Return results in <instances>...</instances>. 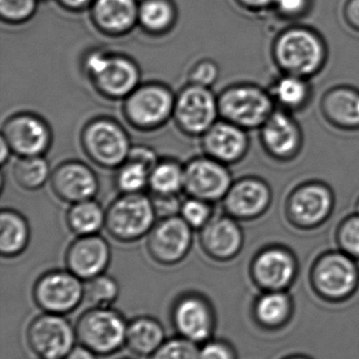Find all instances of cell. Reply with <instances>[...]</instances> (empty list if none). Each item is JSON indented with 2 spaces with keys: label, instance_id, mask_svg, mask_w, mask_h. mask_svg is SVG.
I'll return each instance as SVG.
<instances>
[{
  "label": "cell",
  "instance_id": "6da1fadb",
  "mask_svg": "<svg viewBox=\"0 0 359 359\" xmlns=\"http://www.w3.org/2000/svg\"><path fill=\"white\" fill-rule=\"evenodd\" d=\"M272 57L280 73L311 80L326 67L328 50L315 32L306 27H291L276 38Z\"/></svg>",
  "mask_w": 359,
  "mask_h": 359
},
{
  "label": "cell",
  "instance_id": "7a4b0ae2",
  "mask_svg": "<svg viewBox=\"0 0 359 359\" xmlns=\"http://www.w3.org/2000/svg\"><path fill=\"white\" fill-rule=\"evenodd\" d=\"M82 69L95 92L107 100H124L141 84V69L130 57L105 50L89 52Z\"/></svg>",
  "mask_w": 359,
  "mask_h": 359
},
{
  "label": "cell",
  "instance_id": "3957f363",
  "mask_svg": "<svg viewBox=\"0 0 359 359\" xmlns=\"http://www.w3.org/2000/svg\"><path fill=\"white\" fill-rule=\"evenodd\" d=\"M337 196L330 184L312 179L301 182L287 194L284 215L289 225L299 231L322 227L334 213Z\"/></svg>",
  "mask_w": 359,
  "mask_h": 359
},
{
  "label": "cell",
  "instance_id": "277c9868",
  "mask_svg": "<svg viewBox=\"0 0 359 359\" xmlns=\"http://www.w3.org/2000/svg\"><path fill=\"white\" fill-rule=\"evenodd\" d=\"M217 100L221 119L248 132L259 130L276 109L268 88L253 82L226 86Z\"/></svg>",
  "mask_w": 359,
  "mask_h": 359
},
{
  "label": "cell",
  "instance_id": "5b68a950",
  "mask_svg": "<svg viewBox=\"0 0 359 359\" xmlns=\"http://www.w3.org/2000/svg\"><path fill=\"white\" fill-rule=\"evenodd\" d=\"M157 219L150 194H119L105 210V229L116 242L131 244L148 236Z\"/></svg>",
  "mask_w": 359,
  "mask_h": 359
},
{
  "label": "cell",
  "instance_id": "8992f818",
  "mask_svg": "<svg viewBox=\"0 0 359 359\" xmlns=\"http://www.w3.org/2000/svg\"><path fill=\"white\" fill-rule=\"evenodd\" d=\"M175 96L176 94L162 82L141 83L122 100V116L126 123L138 132H155L173 119Z\"/></svg>",
  "mask_w": 359,
  "mask_h": 359
},
{
  "label": "cell",
  "instance_id": "52a82bcc",
  "mask_svg": "<svg viewBox=\"0 0 359 359\" xmlns=\"http://www.w3.org/2000/svg\"><path fill=\"white\" fill-rule=\"evenodd\" d=\"M80 145L93 164L107 170H115L122 165L133 147L126 128L105 116L93 118L84 124Z\"/></svg>",
  "mask_w": 359,
  "mask_h": 359
},
{
  "label": "cell",
  "instance_id": "ba28073f",
  "mask_svg": "<svg viewBox=\"0 0 359 359\" xmlns=\"http://www.w3.org/2000/svg\"><path fill=\"white\" fill-rule=\"evenodd\" d=\"M309 278L314 292L325 301H346L359 286L358 262L337 248L324 251L312 263Z\"/></svg>",
  "mask_w": 359,
  "mask_h": 359
},
{
  "label": "cell",
  "instance_id": "9c48e42d",
  "mask_svg": "<svg viewBox=\"0 0 359 359\" xmlns=\"http://www.w3.org/2000/svg\"><path fill=\"white\" fill-rule=\"evenodd\" d=\"M126 322L120 312L110 307H92L76 323L77 341L98 356H109L126 346Z\"/></svg>",
  "mask_w": 359,
  "mask_h": 359
},
{
  "label": "cell",
  "instance_id": "30bf717a",
  "mask_svg": "<svg viewBox=\"0 0 359 359\" xmlns=\"http://www.w3.org/2000/svg\"><path fill=\"white\" fill-rule=\"evenodd\" d=\"M219 119L218 100L211 88L188 83L175 96L173 121L185 136L202 137Z\"/></svg>",
  "mask_w": 359,
  "mask_h": 359
},
{
  "label": "cell",
  "instance_id": "8fae6325",
  "mask_svg": "<svg viewBox=\"0 0 359 359\" xmlns=\"http://www.w3.org/2000/svg\"><path fill=\"white\" fill-rule=\"evenodd\" d=\"M249 272L261 290L287 291L299 276V259L287 245L271 243L255 253Z\"/></svg>",
  "mask_w": 359,
  "mask_h": 359
},
{
  "label": "cell",
  "instance_id": "7c38bea8",
  "mask_svg": "<svg viewBox=\"0 0 359 359\" xmlns=\"http://www.w3.org/2000/svg\"><path fill=\"white\" fill-rule=\"evenodd\" d=\"M33 299L42 312L67 316L84 301V282L67 269L51 270L34 284Z\"/></svg>",
  "mask_w": 359,
  "mask_h": 359
},
{
  "label": "cell",
  "instance_id": "4fadbf2b",
  "mask_svg": "<svg viewBox=\"0 0 359 359\" xmlns=\"http://www.w3.org/2000/svg\"><path fill=\"white\" fill-rule=\"evenodd\" d=\"M25 337L30 350L39 359H65L77 341L76 329L65 316L46 312L32 320Z\"/></svg>",
  "mask_w": 359,
  "mask_h": 359
},
{
  "label": "cell",
  "instance_id": "5bb4252c",
  "mask_svg": "<svg viewBox=\"0 0 359 359\" xmlns=\"http://www.w3.org/2000/svg\"><path fill=\"white\" fill-rule=\"evenodd\" d=\"M259 130L261 149L270 159L290 163L301 156L305 134L294 114L276 109Z\"/></svg>",
  "mask_w": 359,
  "mask_h": 359
},
{
  "label": "cell",
  "instance_id": "9a60e30c",
  "mask_svg": "<svg viewBox=\"0 0 359 359\" xmlns=\"http://www.w3.org/2000/svg\"><path fill=\"white\" fill-rule=\"evenodd\" d=\"M171 320L178 337L197 345L210 341L216 328V314L212 304L195 291L183 293L175 299Z\"/></svg>",
  "mask_w": 359,
  "mask_h": 359
},
{
  "label": "cell",
  "instance_id": "2e32d148",
  "mask_svg": "<svg viewBox=\"0 0 359 359\" xmlns=\"http://www.w3.org/2000/svg\"><path fill=\"white\" fill-rule=\"evenodd\" d=\"M1 137L17 157L44 156L53 143L50 124L37 114L20 111L2 123Z\"/></svg>",
  "mask_w": 359,
  "mask_h": 359
},
{
  "label": "cell",
  "instance_id": "e0dca14e",
  "mask_svg": "<svg viewBox=\"0 0 359 359\" xmlns=\"http://www.w3.org/2000/svg\"><path fill=\"white\" fill-rule=\"evenodd\" d=\"M193 231L181 215L158 219L147 236L150 257L164 267L181 263L191 251Z\"/></svg>",
  "mask_w": 359,
  "mask_h": 359
},
{
  "label": "cell",
  "instance_id": "ac0fdd59",
  "mask_svg": "<svg viewBox=\"0 0 359 359\" xmlns=\"http://www.w3.org/2000/svg\"><path fill=\"white\" fill-rule=\"evenodd\" d=\"M272 203L271 185L259 176H244L235 180L221 201L223 213L240 222L261 219L271 208Z\"/></svg>",
  "mask_w": 359,
  "mask_h": 359
},
{
  "label": "cell",
  "instance_id": "d6986e66",
  "mask_svg": "<svg viewBox=\"0 0 359 359\" xmlns=\"http://www.w3.org/2000/svg\"><path fill=\"white\" fill-rule=\"evenodd\" d=\"M229 166L208 156L193 158L185 164L183 192L207 202H221L233 183Z\"/></svg>",
  "mask_w": 359,
  "mask_h": 359
},
{
  "label": "cell",
  "instance_id": "ffe728a7",
  "mask_svg": "<svg viewBox=\"0 0 359 359\" xmlns=\"http://www.w3.org/2000/svg\"><path fill=\"white\" fill-rule=\"evenodd\" d=\"M200 245L209 259L227 263L236 259L244 246V232L240 222L230 215H214L200 230Z\"/></svg>",
  "mask_w": 359,
  "mask_h": 359
},
{
  "label": "cell",
  "instance_id": "44dd1931",
  "mask_svg": "<svg viewBox=\"0 0 359 359\" xmlns=\"http://www.w3.org/2000/svg\"><path fill=\"white\" fill-rule=\"evenodd\" d=\"M50 185L55 196L69 205L94 198L99 190L96 172L78 160L57 165L52 170Z\"/></svg>",
  "mask_w": 359,
  "mask_h": 359
},
{
  "label": "cell",
  "instance_id": "7402d4cb",
  "mask_svg": "<svg viewBox=\"0 0 359 359\" xmlns=\"http://www.w3.org/2000/svg\"><path fill=\"white\" fill-rule=\"evenodd\" d=\"M200 138L204 155L228 166L242 162L250 151L248 130L223 119L217 120Z\"/></svg>",
  "mask_w": 359,
  "mask_h": 359
},
{
  "label": "cell",
  "instance_id": "603a6c76",
  "mask_svg": "<svg viewBox=\"0 0 359 359\" xmlns=\"http://www.w3.org/2000/svg\"><path fill=\"white\" fill-rule=\"evenodd\" d=\"M111 259V246L99 234L76 236L65 257L67 269L84 282L105 273Z\"/></svg>",
  "mask_w": 359,
  "mask_h": 359
},
{
  "label": "cell",
  "instance_id": "cb8c5ba5",
  "mask_svg": "<svg viewBox=\"0 0 359 359\" xmlns=\"http://www.w3.org/2000/svg\"><path fill=\"white\" fill-rule=\"evenodd\" d=\"M320 111L325 121L344 133L359 132V88L337 84L322 94Z\"/></svg>",
  "mask_w": 359,
  "mask_h": 359
},
{
  "label": "cell",
  "instance_id": "d4e9b609",
  "mask_svg": "<svg viewBox=\"0 0 359 359\" xmlns=\"http://www.w3.org/2000/svg\"><path fill=\"white\" fill-rule=\"evenodd\" d=\"M138 8L136 0H94L91 20L103 35L120 37L138 25Z\"/></svg>",
  "mask_w": 359,
  "mask_h": 359
},
{
  "label": "cell",
  "instance_id": "484cf974",
  "mask_svg": "<svg viewBox=\"0 0 359 359\" xmlns=\"http://www.w3.org/2000/svg\"><path fill=\"white\" fill-rule=\"evenodd\" d=\"M160 158L152 147H132L126 161L114 175V185L119 194H141L149 188L150 175Z\"/></svg>",
  "mask_w": 359,
  "mask_h": 359
},
{
  "label": "cell",
  "instance_id": "4316f807",
  "mask_svg": "<svg viewBox=\"0 0 359 359\" xmlns=\"http://www.w3.org/2000/svg\"><path fill=\"white\" fill-rule=\"evenodd\" d=\"M267 88L276 109L294 115L306 111L314 96L311 80L291 74L280 73Z\"/></svg>",
  "mask_w": 359,
  "mask_h": 359
},
{
  "label": "cell",
  "instance_id": "83f0119b",
  "mask_svg": "<svg viewBox=\"0 0 359 359\" xmlns=\"http://www.w3.org/2000/svg\"><path fill=\"white\" fill-rule=\"evenodd\" d=\"M31 238L29 222L19 211L4 208L0 212V255L14 259L27 250Z\"/></svg>",
  "mask_w": 359,
  "mask_h": 359
},
{
  "label": "cell",
  "instance_id": "f1b7e54d",
  "mask_svg": "<svg viewBox=\"0 0 359 359\" xmlns=\"http://www.w3.org/2000/svg\"><path fill=\"white\" fill-rule=\"evenodd\" d=\"M166 341V331L159 320L139 316L129 322L126 347L138 356H151Z\"/></svg>",
  "mask_w": 359,
  "mask_h": 359
},
{
  "label": "cell",
  "instance_id": "f546056e",
  "mask_svg": "<svg viewBox=\"0 0 359 359\" xmlns=\"http://www.w3.org/2000/svg\"><path fill=\"white\" fill-rule=\"evenodd\" d=\"M293 303L287 291H263L253 305V316L263 328H282L292 316Z\"/></svg>",
  "mask_w": 359,
  "mask_h": 359
},
{
  "label": "cell",
  "instance_id": "4dcf8cb0",
  "mask_svg": "<svg viewBox=\"0 0 359 359\" xmlns=\"http://www.w3.org/2000/svg\"><path fill=\"white\" fill-rule=\"evenodd\" d=\"M65 223L76 236H94L105 229V210L94 198L70 205Z\"/></svg>",
  "mask_w": 359,
  "mask_h": 359
},
{
  "label": "cell",
  "instance_id": "1f68e13d",
  "mask_svg": "<svg viewBox=\"0 0 359 359\" xmlns=\"http://www.w3.org/2000/svg\"><path fill=\"white\" fill-rule=\"evenodd\" d=\"M185 186V164L173 158H160L150 175L152 196H179Z\"/></svg>",
  "mask_w": 359,
  "mask_h": 359
},
{
  "label": "cell",
  "instance_id": "d6a6232c",
  "mask_svg": "<svg viewBox=\"0 0 359 359\" xmlns=\"http://www.w3.org/2000/svg\"><path fill=\"white\" fill-rule=\"evenodd\" d=\"M177 12L171 0H143L139 4L138 25L153 36L164 35L176 22Z\"/></svg>",
  "mask_w": 359,
  "mask_h": 359
},
{
  "label": "cell",
  "instance_id": "836d02e7",
  "mask_svg": "<svg viewBox=\"0 0 359 359\" xmlns=\"http://www.w3.org/2000/svg\"><path fill=\"white\" fill-rule=\"evenodd\" d=\"M12 175L19 187L35 191L50 181L52 170L44 156L19 157L13 165Z\"/></svg>",
  "mask_w": 359,
  "mask_h": 359
},
{
  "label": "cell",
  "instance_id": "e575fe53",
  "mask_svg": "<svg viewBox=\"0 0 359 359\" xmlns=\"http://www.w3.org/2000/svg\"><path fill=\"white\" fill-rule=\"evenodd\" d=\"M119 292L117 280L105 273L84 282V301L92 307H110Z\"/></svg>",
  "mask_w": 359,
  "mask_h": 359
},
{
  "label": "cell",
  "instance_id": "d590c367",
  "mask_svg": "<svg viewBox=\"0 0 359 359\" xmlns=\"http://www.w3.org/2000/svg\"><path fill=\"white\" fill-rule=\"evenodd\" d=\"M337 249L359 262V213L346 215L337 226L334 233Z\"/></svg>",
  "mask_w": 359,
  "mask_h": 359
},
{
  "label": "cell",
  "instance_id": "8d00e7d4",
  "mask_svg": "<svg viewBox=\"0 0 359 359\" xmlns=\"http://www.w3.org/2000/svg\"><path fill=\"white\" fill-rule=\"evenodd\" d=\"M179 215L192 229L200 230L214 217V209L212 203L188 196L183 201Z\"/></svg>",
  "mask_w": 359,
  "mask_h": 359
},
{
  "label": "cell",
  "instance_id": "74e56055",
  "mask_svg": "<svg viewBox=\"0 0 359 359\" xmlns=\"http://www.w3.org/2000/svg\"><path fill=\"white\" fill-rule=\"evenodd\" d=\"M150 359H200V348L197 344L183 337H173L166 339Z\"/></svg>",
  "mask_w": 359,
  "mask_h": 359
},
{
  "label": "cell",
  "instance_id": "f35d334b",
  "mask_svg": "<svg viewBox=\"0 0 359 359\" xmlns=\"http://www.w3.org/2000/svg\"><path fill=\"white\" fill-rule=\"evenodd\" d=\"M39 0H0L1 20L10 25L27 22L35 15Z\"/></svg>",
  "mask_w": 359,
  "mask_h": 359
},
{
  "label": "cell",
  "instance_id": "ab89813d",
  "mask_svg": "<svg viewBox=\"0 0 359 359\" xmlns=\"http://www.w3.org/2000/svg\"><path fill=\"white\" fill-rule=\"evenodd\" d=\"M219 74V67L214 61L202 59L192 67L188 77L189 83L211 88L218 80Z\"/></svg>",
  "mask_w": 359,
  "mask_h": 359
},
{
  "label": "cell",
  "instance_id": "60d3db41",
  "mask_svg": "<svg viewBox=\"0 0 359 359\" xmlns=\"http://www.w3.org/2000/svg\"><path fill=\"white\" fill-rule=\"evenodd\" d=\"M200 359H237V356L231 344L211 339L200 348Z\"/></svg>",
  "mask_w": 359,
  "mask_h": 359
},
{
  "label": "cell",
  "instance_id": "b9f144b4",
  "mask_svg": "<svg viewBox=\"0 0 359 359\" xmlns=\"http://www.w3.org/2000/svg\"><path fill=\"white\" fill-rule=\"evenodd\" d=\"M150 196H151L158 219L179 215L181 204H183V201L181 200L179 196H164L150 194Z\"/></svg>",
  "mask_w": 359,
  "mask_h": 359
},
{
  "label": "cell",
  "instance_id": "7bdbcfd3",
  "mask_svg": "<svg viewBox=\"0 0 359 359\" xmlns=\"http://www.w3.org/2000/svg\"><path fill=\"white\" fill-rule=\"evenodd\" d=\"M309 6L310 0H275L273 8L282 17L297 18L303 16Z\"/></svg>",
  "mask_w": 359,
  "mask_h": 359
},
{
  "label": "cell",
  "instance_id": "ee69618b",
  "mask_svg": "<svg viewBox=\"0 0 359 359\" xmlns=\"http://www.w3.org/2000/svg\"><path fill=\"white\" fill-rule=\"evenodd\" d=\"M240 6L253 12H261L267 8H274L275 0H235Z\"/></svg>",
  "mask_w": 359,
  "mask_h": 359
},
{
  "label": "cell",
  "instance_id": "f6af8a7d",
  "mask_svg": "<svg viewBox=\"0 0 359 359\" xmlns=\"http://www.w3.org/2000/svg\"><path fill=\"white\" fill-rule=\"evenodd\" d=\"M345 14L348 23L359 31V0H348Z\"/></svg>",
  "mask_w": 359,
  "mask_h": 359
},
{
  "label": "cell",
  "instance_id": "bcb514c9",
  "mask_svg": "<svg viewBox=\"0 0 359 359\" xmlns=\"http://www.w3.org/2000/svg\"><path fill=\"white\" fill-rule=\"evenodd\" d=\"M57 4L70 12H81L92 6L94 0H56Z\"/></svg>",
  "mask_w": 359,
  "mask_h": 359
},
{
  "label": "cell",
  "instance_id": "7dc6e473",
  "mask_svg": "<svg viewBox=\"0 0 359 359\" xmlns=\"http://www.w3.org/2000/svg\"><path fill=\"white\" fill-rule=\"evenodd\" d=\"M96 354L84 346H75L65 359H97Z\"/></svg>",
  "mask_w": 359,
  "mask_h": 359
},
{
  "label": "cell",
  "instance_id": "c3c4849f",
  "mask_svg": "<svg viewBox=\"0 0 359 359\" xmlns=\"http://www.w3.org/2000/svg\"><path fill=\"white\" fill-rule=\"evenodd\" d=\"M0 153H1L0 154V162H1V165L4 166L10 160L13 153L8 147V143L1 137H0Z\"/></svg>",
  "mask_w": 359,
  "mask_h": 359
},
{
  "label": "cell",
  "instance_id": "681fc988",
  "mask_svg": "<svg viewBox=\"0 0 359 359\" xmlns=\"http://www.w3.org/2000/svg\"><path fill=\"white\" fill-rule=\"evenodd\" d=\"M284 359H311V358H307V356H303V355H293V356H289V358H286Z\"/></svg>",
  "mask_w": 359,
  "mask_h": 359
},
{
  "label": "cell",
  "instance_id": "f907efd6",
  "mask_svg": "<svg viewBox=\"0 0 359 359\" xmlns=\"http://www.w3.org/2000/svg\"><path fill=\"white\" fill-rule=\"evenodd\" d=\"M355 211H356V212L359 213V196H358V200H356V203H355Z\"/></svg>",
  "mask_w": 359,
  "mask_h": 359
},
{
  "label": "cell",
  "instance_id": "816d5d0a",
  "mask_svg": "<svg viewBox=\"0 0 359 359\" xmlns=\"http://www.w3.org/2000/svg\"><path fill=\"white\" fill-rule=\"evenodd\" d=\"M120 359H132V358H120Z\"/></svg>",
  "mask_w": 359,
  "mask_h": 359
}]
</instances>
